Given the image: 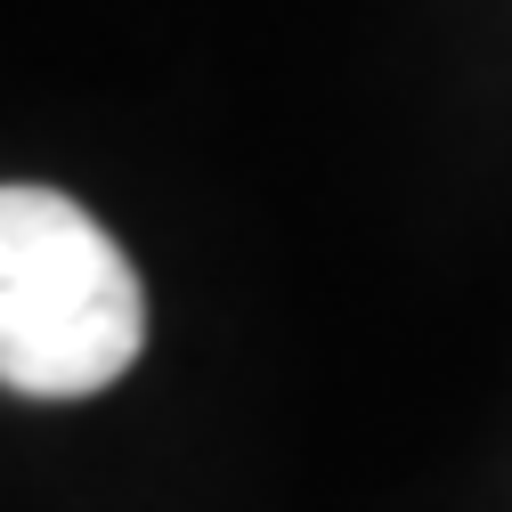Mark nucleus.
<instances>
[{
  "mask_svg": "<svg viewBox=\"0 0 512 512\" xmlns=\"http://www.w3.org/2000/svg\"><path fill=\"white\" fill-rule=\"evenodd\" d=\"M147 293L122 244L57 187H0V382L90 399L131 374Z\"/></svg>",
  "mask_w": 512,
  "mask_h": 512,
  "instance_id": "obj_1",
  "label": "nucleus"
}]
</instances>
